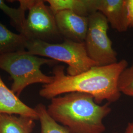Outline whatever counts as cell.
Segmentation results:
<instances>
[{
	"mask_svg": "<svg viewBox=\"0 0 133 133\" xmlns=\"http://www.w3.org/2000/svg\"><path fill=\"white\" fill-rule=\"evenodd\" d=\"M35 109L38 114L41 133H71L66 128L53 119L48 114L46 107L43 104H39Z\"/></svg>",
	"mask_w": 133,
	"mask_h": 133,
	"instance_id": "obj_14",
	"label": "cell"
},
{
	"mask_svg": "<svg viewBox=\"0 0 133 133\" xmlns=\"http://www.w3.org/2000/svg\"><path fill=\"white\" fill-rule=\"evenodd\" d=\"M57 28L64 39L84 43L88 28V17L64 10L55 14Z\"/></svg>",
	"mask_w": 133,
	"mask_h": 133,
	"instance_id": "obj_7",
	"label": "cell"
},
{
	"mask_svg": "<svg viewBox=\"0 0 133 133\" xmlns=\"http://www.w3.org/2000/svg\"><path fill=\"white\" fill-rule=\"evenodd\" d=\"M125 133H133V122H130L128 124Z\"/></svg>",
	"mask_w": 133,
	"mask_h": 133,
	"instance_id": "obj_17",
	"label": "cell"
},
{
	"mask_svg": "<svg viewBox=\"0 0 133 133\" xmlns=\"http://www.w3.org/2000/svg\"><path fill=\"white\" fill-rule=\"evenodd\" d=\"M34 121L25 116L0 114V133H32L35 126Z\"/></svg>",
	"mask_w": 133,
	"mask_h": 133,
	"instance_id": "obj_11",
	"label": "cell"
},
{
	"mask_svg": "<svg viewBox=\"0 0 133 133\" xmlns=\"http://www.w3.org/2000/svg\"><path fill=\"white\" fill-rule=\"evenodd\" d=\"M88 19V28L84 41L88 56L99 66L117 63V53L108 35V21L99 11L91 14Z\"/></svg>",
	"mask_w": 133,
	"mask_h": 133,
	"instance_id": "obj_5",
	"label": "cell"
},
{
	"mask_svg": "<svg viewBox=\"0 0 133 133\" xmlns=\"http://www.w3.org/2000/svg\"><path fill=\"white\" fill-rule=\"evenodd\" d=\"M128 62L121 60L104 66H95L76 76L66 74L65 66L56 65L53 69V81L44 84L39 95L47 99L71 92L85 93L93 97L100 105L104 101L111 103L119 100L121 93L118 83L119 77L128 66Z\"/></svg>",
	"mask_w": 133,
	"mask_h": 133,
	"instance_id": "obj_1",
	"label": "cell"
},
{
	"mask_svg": "<svg viewBox=\"0 0 133 133\" xmlns=\"http://www.w3.org/2000/svg\"><path fill=\"white\" fill-rule=\"evenodd\" d=\"M45 2L29 0L28 15L21 35L27 40L58 43L63 38L57 28L55 14Z\"/></svg>",
	"mask_w": 133,
	"mask_h": 133,
	"instance_id": "obj_6",
	"label": "cell"
},
{
	"mask_svg": "<svg viewBox=\"0 0 133 133\" xmlns=\"http://www.w3.org/2000/svg\"><path fill=\"white\" fill-rule=\"evenodd\" d=\"M19 3L18 8H13L6 5L5 1L0 0V10L10 18L12 26L21 34L26 23L25 12L28 10L29 0H20Z\"/></svg>",
	"mask_w": 133,
	"mask_h": 133,
	"instance_id": "obj_13",
	"label": "cell"
},
{
	"mask_svg": "<svg viewBox=\"0 0 133 133\" xmlns=\"http://www.w3.org/2000/svg\"><path fill=\"white\" fill-rule=\"evenodd\" d=\"M26 49L35 55L65 63L68 66L67 75L70 76H76L98 66L88 56L84 43L68 39L60 43L27 39Z\"/></svg>",
	"mask_w": 133,
	"mask_h": 133,
	"instance_id": "obj_4",
	"label": "cell"
},
{
	"mask_svg": "<svg viewBox=\"0 0 133 133\" xmlns=\"http://www.w3.org/2000/svg\"><path fill=\"white\" fill-rule=\"evenodd\" d=\"M127 0H96L97 11L103 14L111 27L119 32L129 28Z\"/></svg>",
	"mask_w": 133,
	"mask_h": 133,
	"instance_id": "obj_8",
	"label": "cell"
},
{
	"mask_svg": "<svg viewBox=\"0 0 133 133\" xmlns=\"http://www.w3.org/2000/svg\"><path fill=\"white\" fill-rule=\"evenodd\" d=\"M118 86L121 93L133 97V62L127 66L119 77Z\"/></svg>",
	"mask_w": 133,
	"mask_h": 133,
	"instance_id": "obj_15",
	"label": "cell"
},
{
	"mask_svg": "<svg viewBox=\"0 0 133 133\" xmlns=\"http://www.w3.org/2000/svg\"><path fill=\"white\" fill-rule=\"evenodd\" d=\"M18 115L38 120V114L34 108L24 104L10 89L0 76V114Z\"/></svg>",
	"mask_w": 133,
	"mask_h": 133,
	"instance_id": "obj_9",
	"label": "cell"
},
{
	"mask_svg": "<svg viewBox=\"0 0 133 133\" xmlns=\"http://www.w3.org/2000/svg\"><path fill=\"white\" fill-rule=\"evenodd\" d=\"M109 103L100 105L92 96L71 92L51 99L48 114L71 133H103V120L111 111Z\"/></svg>",
	"mask_w": 133,
	"mask_h": 133,
	"instance_id": "obj_2",
	"label": "cell"
},
{
	"mask_svg": "<svg viewBox=\"0 0 133 133\" xmlns=\"http://www.w3.org/2000/svg\"><path fill=\"white\" fill-rule=\"evenodd\" d=\"M54 14L68 10L78 15L88 17L97 11L96 0H47Z\"/></svg>",
	"mask_w": 133,
	"mask_h": 133,
	"instance_id": "obj_10",
	"label": "cell"
},
{
	"mask_svg": "<svg viewBox=\"0 0 133 133\" xmlns=\"http://www.w3.org/2000/svg\"><path fill=\"white\" fill-rule=\"evenodd\" d=\"M58 62L33 55L27 50L0 55V69L7 72L13 80L11 90L19 97L28 86L36 83L48 84L53 81L52 76L43 74L44 65H52Z\"/></svg>",
	"mask_w": 133,
	"mask_h": 133,
	"instance_id": "obj_3",
	"label": "cell"
},
{
	"mask_svg": "<svg viewBox=\"0 0 133 133\" xmlns=\"http://www.w3.org/2000/svg\"><path fill=\"white\" fill-rule=\"evenodd\" d=\"M26 38L10 31L0 22V55L25 50Z\"/></svg>",
	"mask_w": 133,
	"mask_h": 133,
	"instance_id": "obj_12",
	"label": "cell"
},
{
	"mask_svg": "<svg viewBox=\"0 0 133 133\" xmlns=\"http://www.w3.org/2000/svg\"><path fill=\"white\" fill-rule=\"evenodd\" d=\"M127 9L129 28H133V0H127Z\"/></svg>",
	"mask_w": 133,
	"mask_h": 133,
	"instance_id": "obj_16",
	"label": "cell"
}]
</instances>
